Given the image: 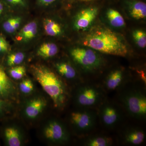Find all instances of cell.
I'll use <instances>...</instances> for the list:
<instances>
[{"mask_svg": "<svg viewBox=\"0 0 146 146\" xmlns=\"http://www.w3.org/2000/svg\"><path fill=\"white\" fill-rule=\"evenodd\" d=\"M82 42L84 46L105 54L125 57L128 53L123 37L106 28H99L90 32Z\"/></svg>", "mask_w": 146, "mask_h": 146, "instance_id": "6da1fadb", "label": "cell"}, {"mask_svg": "<svg viewBox=\"0 0 146 146\" xmlns=\"http://www.w3.org/2000/svg\"><path fill=\"white\" fill-rule=\"evenodd\" d=\"M31 70L35 78L51 98L55 107H64L68 101V94L61 79L50 68L42 64L33 65Z\"/></svg>", "mask_w": 146, "mask_h": 146, "instance_id": "7a4b0ae2", "label": "cell"}, {"mask_svg": "<svg viewBox=\"0 0 146 146\" xmlns=\"http://www.w3.org/2000/svg\"><path fill=\"white\" fill-rule=\"evenodd\" d=\"M127 83L121 88L119 104L125 113L131 117L143 120L146 116V96L143 88Z\"/></svg>", "mask_w": 146, "mask_h": 146, "instance_id": "3957f363", "label": "cell"}, {"mask_svg": "<svg viewBox=\"0 0 146 146\" xmlns=\"http://www.w3.org/2000/svg\"><path fill=\"white\" fill-rule=\"evenodd\" d=\"M105 93L100 85L82 82L75 96L78 106L82 109H97L106 99Z\"/></svg>", "mask_w": 146, "mask_h": 146, "instance_id": "277c9868", "label": "cell"}, {"mask_svg": "<svg viewBox=\"0 0 146 146\" xmlns=\"http://www.w3.org/2000/svg\"><path fill=\"white\" fill-rule=\"evenodd\" d=\"M70 54L75 63L86 73L98 70L104 63L100 55L89 47H75L70 51Z\"/></svg>", "mask_w": 146, "mask_h": 146, "instance_id": "5b68a950", "label": "cell"}, {"mask_svg": "<svg viewBox=\"0 0 146 146\" xmlns=\"http://www.w3.org/2000/svg\"><path fill=\"white\" fill-rule=\"evenodd\" d=\"M97 109L98 119L105 128L115 129L123 120L125 112L119 103L106 99Z\"/></svg>", "mask_w": 146, "mask_h": 146, "instance_id": "8992f818", "label": "cell"}, {"mask_svg": "<svg viewBox=\"0 0 146 146\" xmlns=\"http://www.w3.org/2000/svg\"><path fill=\"white\" fill-rule=\"evenodd\" d=\"M70 119L78 132L86 136L94 130L98 120L97 109H82L71 113Z\"/></svg>", "mask_w": 146, "mask_h": 146, "instance_id": "52a82bcc", "label": "cell"}, {"mask_svg": "<svg viewBox=\"0 0 146 146\" xmlns=\"http://www.w3.org/2000/svg\"><path fill=\"white\" fill-rule=\"evenodd\" d=\"M40 32L39 22L36 20L24 25L13 36L14 42L21 46H26L36 40Z\"/></svg>", "mask_w": 146, "mask_h": 146, "instance_id": "ba28073f", "label": "cell"}, {"mask_svg": "<svg viewBox=\"0 0 146 146\" xmlns=\"http://www.w3.org/2000/svg\"><path fill=\"white\" fill-rule=\"evenodd\" d=\"M98 7L95 6L86 7L76 14L73 22V27L76 31H84L89 29L96 18Z\"/></svg>", "mask_w": 146, "mask_h": 146, "instance_id": "9c48e42d", "label": "cell"}, {"mask_svg": "<svg viewBox=\"0 0 146 146\" xmlns=\"http://www.w3.org/2000/svg\"><path fill=\"white\" fill-rule=\"evenodd\" d=\"M127 82H126L123 70L118 68L111 71L105 78L100 85L106 92L119 89Z\"/></svg>", "mask_w": 146, "mask_h": 146, "instance_id": "30bf717a", "label": "cell"}, {"mask_svg": "<svg viewBox=\"0 0 146 146\" xmlns=\"http://www.w3.org/2000/svg\"><path fill=\"white\" fill-rule=\"evenodd\" d=\"M23 13L10 12L1 20V28L9 35L13 36L23 25Z\"/></svg>", "mask_w": 146, "mask_h": 146, "instance_id": "8fae6325", "label": "cell"}, {"mask_svg": "<svg viewBox=\"0 0 146 146\" xmlns=\"http://www.w3.org/2000/svg\"><path fill=\"white\" fill-rule=\"evenodd\" d=\"M144 131L138 127L126 128L121 135V138L124 143L132 145H141L145 139Z\"/></svg>", "mask_w": 146, "mask_h": 146, "instance_id": "7c38bea8", "label": "cell"}, {"mask_svg": "<svg viewBox=\"0 0 146 146\" xmlns=\"http://www.w3.org/2000/svg\"><path fill=\"white\" fill-rule=\"evenodd\" d=\"M45 137L54 142L67 141L68 135L63 126L59 122L53 121L50 123L44 130Z\"/></svg>", "mask_w": 146, "mask_h": 146, "instance_id": "4fadbf2b", "label": "cell"}, {"mask_svg": "<svg viewBox=\"0 0 146 146\" xmlns=\"http://www.w3.org/2000/svg\"><path fill=\"white\" fill-rule=\"evenodd\" d=\"M44 32L47 36L58 37L64 34L63 26L59 22L52 17H45L42 21Z\"/></svg>", "mask_w": 146, "mask_h": 146, "instance_id": "5bb4252c", "label": "cell"}, {"mask_svg": "<svg viewBox=\"0 0 146 146\" xmlns=\"http://www.w3.org/2000/svg\"><path fill=\"white\" fill-rule=\"evenodd\" d=\"M124 3L132 18L136 20L145 19V3L141 0H124Z\"/></svg>", "mask_w": 146, "mask_h": 146, "instance_id": "9a60e30c", "label": "cell"}, {"mask_svg": "<svg viewBox=\"0 0 146 146\" xmlns=\"http://www.w3.org/2000/svg\"><path fill=\"white\" fill-rule=\"evenodd\" d=\"M55 67L59 75L66 79L74 80L78 78L76 70L68 62H58L55 65Z\"/></svg>", "mask_w": 146, "mask_h": 146, "instance_id": "2e32d148", "label": "cell"}, {"mask_svg": "<svg viewBox=\"0 0 146 146\" xmlns=\"http://www.w3.org/2000/svg\"><path fill=\"white\" fill-rule=\"evenodd\" d=\"M58 46L52 42H45L42 43L37 48L36 55L42 58L47 59L54 57L58 52Z\"/></svg>", "mask_w": 146, "mask_h": 146, "instance_id": "e0dca14e", "label": "cell"}, {"mask_svg": "<svg viewBox=\"0 0 146 146\" xmlns=\"http://www.w3.org/2000/svg\"><path fill=\"white\" fill-rule=\"evenodd\" d=\"M11 12L25 13L30 7V0H3Z\"/></svg>", "mask_w": 146, "mask_h": 146, "instance_id": "ac0fdd59", "label": "cell"}, {"mask_svg": "<svg viewBox=\"0 0 146 146\" xmlns=\"http://www.w3.org/2000/svg\"><path fill=\"white\" fill-rule=\"evenodd\" d=\"M46 105V102L42 98H38L33 100L26 108L27 116L31 119L36 117L42 112Z\"/></svg>", "mask_w": 146, "mask_h": 146, "instance_id": "d6986e66", "label": "cell"}, {"mask_svg": "<svg viewBox=\"0 0 146 146\" xmlns=\"http://www.w3.org/2000/svg\"><path fill=\"white\" fill-rule=\"evenodd\" d=\"M112 138L103 135H95L90 136L84 142L86 146H109L113 144Z\"/></svg>", "mask_w": 146, "mask_h": 146, "instance_id": "ffe728a7", "label": "cell"}, {"mask_svg": "<svg viewBox=\"0 0 146 146\" xmlns=\"http://www.w3.org/2000/svg\"><path fill=\"white\" fill-rule=\"evenodd\" d=\"M106 16L110 25L114 27L119 28L125 25V21L122 16L114 9H108L106 12Z\"/></svg>", "mask_w": 146, "mask_h": 146, "instance_id": "44dd1931", "label": "cell"}, {"mask_svg": "<svg viewBox=\"0 0 146 146\" xmlns=\"http://www.w3.org/2000/svg\"><path fill=\"white\" fill-rule=\"evenodd\" d=\"M12 83L4 69L0 66V96H7L12 91Z\"/></svg>", "mask_w": 146, "mask_h": 146, "instance_id": "7402d4cb", "label": "cell"}, {"mask_svg": "<svg viewBox=\"0 0 146 146\" xmlns=\"http://www.w3.org/2000/svg\"><path fill=\"white\" fill-rule=\"evenodd\" d=\"M5 134L9 145H21V138L18 129L13 127L7 128L5 131Z\"/></svg>", "mask_w": 146, "mask_h": 146, "instance_id": "603a6c76", "label": "cell"}, {"mask_svg": "<svg viewBox=\"0 0 146 146\" xmlns=\"http://www.w3.org/2000/svg\"><path fill=\"white\" fill-rule=\"evenodd\" d=\"M25 58V53L21 51H16L10 53L7 58V64L9 67L21 65Z\"/></svg>", "mask_w": 146, "mask_h": 146, "instance_id": "cb8c5ba5", "label": "cell"}, {"mask_svg": "<svg viewBox=\"0 0 146 146\" xmlns=\"http://www.w3.org/2000/svg\"><path fill=\"white\" fill-rule=\"evenodd\" d=\"M133 39L137 46L141 48L146 46V34L145 32L141 29H136L132 32Z\"/></svg>", "mask_w": 146, "mask_h": 146, "instance_id": "d4e9b609", "label": "cell"}, {"mask_svg": "<svg viewBox=\"0 0 146 146\" xmlns=\"http://www.w3.org/2000/svg\"><path fill=\"white\" fill-rule=\"evenodd\" d=\"M26 73V69L25 66L22 65L11 67L9 70V74L13 79L20 80L24 77Z\"/></svg>", "mask_w": 146, "mask_h": 146, "instance_id": "484cf974", "label": "cell"}, {"mask_svg": "<svg viewBox=\"0 0 146 146\" xmlns=\"http://www.w3.org/2000/svg\"><path fill=\"white\" fill-rule=\"evenodd\" d=\"M64 0H35L36 6L42 9H47L54 8Z\"/></svg>", "mask_w": 146, "mask_h": 146, "instance_id": "4316f807", "label": "cell"}, {"mask_svg": "<svg viewBox=\"0 0 146 146\" xmlns=\"http://www.w3.org/2000/svg\"><path fill=\"white\" fill-rule=\"evenodd\" d=\"M34 85L32 82L29 79L23 80L20 84V89L24 94H29L33 91Z\"/></svg>", "mask_w": 146, "mask_h": 146, "instance_id": "83f0119b", "label": "cell"}, {"mask_svg": "<svg viewBox=\"0 0 146 146\" xmlns=\"http://www.w3.org/2000/svg\"><path fill=\"white\" fill-rule=\"evenodd\" d=\"M11 46L4 36L0 35V54L9 52Z\"/></svg>", "mask_w": 146, "mask_h": 146, "instance_id": "f1b7e54d", "label": "cell"}, {"mask_svg": "<svg viewBox=\"0 0 146 146\" xmlns=\"http://www.w3.org/2000/svg\"><path fill=\"white\" fill-rule=\"evenodd\" d=\"M10 12H11L3 0H0V21H1L4 17Z\"/></svg>", "mask_w": 146, "mask_h": 146, "instance_id": "f546056e", "label": "cell"}, {"mask_svg": "<svg viewBox=\"0 0 146 146\" xmlns=\"http://www.w3.org/2000/svg\"><path fill=\"white\" fill-rule=\"evenodd\" d=\"M97 1H99V0H64L63 2L67 3L68 4L73 5L77 3H89Z\"/></svg>", "mask_w": 146, "mask_h": 146, "instance_id": "4dcf8cb0", "label": "cell"}, {"mask_svg": "<svg viewBox=\"0 0 146 146\" xmlns=\"http://www.w3.org/2000/svg\"><path fill=\"white\" fill-rule=\"evenodd\" d=\"M3 106V102L0 99V110L2 109Z\"/></svg>", "mask_w": 146, "mask_h": 146, "instance_id": "1f68e13d", "label": "cell"}]
</instances>
